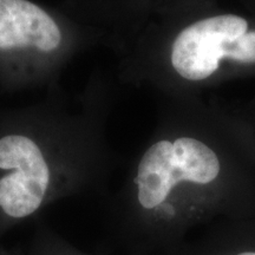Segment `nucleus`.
Segmentation results:
<instances>
[{"mask_svg": "<svg viewBox=\"0 0 255 255\" xmlns=\"http://www.w3.org/2000/svg\"><path fill=\"white\" fill-rule=\"evenodd\" d=\"M0 168L15 170L0 178L1 209L12 218L36 212L50 181L49 167L36 143L18 135L0 139Z\"/></svg>", "mask_w": 255, "mask_h": 255, "instance_id": "obj_1", "label": "nucleus"}, {"mask_svg": "<svg viewBox=\"0 0 255 255\" xmlns=\"http://www.w3.org/2000/svg\"><path fill=\"white\" fill-rule=\"evenodd\" d=\"M244 18L233 14L216 15L190 25L178 34L171 51V64L181 77L202 81L219 69L226 58L229 41L247 32Z\"/></svg>", "mask_w": 255, "mask_h": 255, "instance_id": "obj_2", "label": "nucleus"}, {"mask_svg": "<svg viewBox=\"0 0 255 255\" xmlns=\"http://www.w3.org/2000/svg\"><path fill=\"white\" fill-rule=\"evenodd\" d=\"M60 40L59 27L39 6L27 0H0V50L33 46L52 51Z\"/></svg>", "mask_w": 255, "mask_h": 255, "instance_id": "obj_3", "label": "nucleus"}, {"mask_svg": "<svg viewBox=\"0 0 255 255\" xmlns=\"http://www.w3.org/2000/svg\"><path fill=\"white\" fill-rule=\"evenodd\" d=\"M173 143L159 141L151 145L139 162L136 183L138 202L144 209L159 208L171 191Z\"/></svg>", "mask_w": 255, "mask_h": 255, "instance_id": "obj_4", "label": "nucleus"}, {"mask_svg": "<svg viewBox=\"0 0 255 255\" xmlns=\"http://www.w3.org/2000/svg\"><path fill=\"white\" fill-rule=\"evenodd\" d=\"M220 173L218 155L205 143L191 137H180L173 143V188L181 182L208 186L218 180Z\"/></svg>", "mask_w": 255, "mask_h": 255, "instance_id": "obj_5", "label": "nucleus"}, {"mask_svg": "<svg viewBox=\"0 0 255 255\" xmlns=\"http://www.w3.org/2000/svg\"><path fill=\"white\" fill-rule=\"evenodd\" d=\"M226 58L240 63H255V31L246 32L229 41L226 47Z\"/></svg>", "mask_w": 255, "mask_h": 255, "instance_id": "obj_6", "label": "nucleus"}, {"mask_svg": "<svg viewBox=\"0 0 255 255\" xmlns=\"http://www.w3.org/2000/svg\"><path fill=\"white\" fill-rule=\"evenodd\" d=\"M214 255H255V242L242 241L241 244L232 245L227 248H221Z\"/></svg>", "mask_w": 255, "mask_h": 255, "instance_id": "obj_7", "label": "nucleus"}]
</instances>
